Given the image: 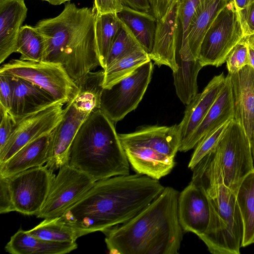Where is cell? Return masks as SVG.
Listing matches in <instances>:
<instances>
[{
  "label": "cell",
  "mask_w": 254,
  "mask_h": 254,
  "mask_svg": "<svg viewBox=\"0 0 254 254\" xmlns=\"http://www.w3.org/2000/svg\"><path fill=\"white\" fill-rule=\"evenodd\" d=\"M27 231L39 238L57 243H75L80 237L78 232L64 222L61 216L44 219Z\"/></svg>",
  "instance_id": "28"
},
{
  "label": "cell",
  "mask_w": 254,
  "mask_h": 254,
  "mask_svg": "<svg viewBox=\"0 0 254 254\" xmlns=\"http://www.w3.org/2000/svg\"><path fill=\"white\" fill-rule=\"evenodd\" d=\"M225 185L236 194L245 177L254 170L250 140L234 119L228 124L216 147Z\"/></svg>",
  "instance_id": "10"
},
{
  "label": "cell",
  "mask_w": 254,
  "mask_h": 254,
  "mask_svg": "<svg viewBox=\"0 0 254 254\" xmlns=\"http://www.w3.org/2000/svg\"><path fill=\"white\" fill-rule=\"evenodd\" d=\"M231 0H201L192 18L187 38V49L191 60H198L203 39L219 11Z\"/></svg>",
  "instance_id": "23"
},
{
  "label": "cell",
  "mask_w": 254,
  "mask_h": 254,
  "mask_svg": "<svg viewBox=\"0 0 254 254\" xmlns=\"http://www.w3.org/2000/svg\"><path fill=\"white\" fill-rule=\"evenodd\" d=\"M237 11H240L252 3L254 0H232Z\"/></svg>",
  "instance_id": "42"
},
{
  "label": "cell",
  "mask_w": 254,
  "mask_h": 254,
  "mask_svg": "<svg viewBox=\"0 0 254 254\" xmlns=\"http://www.w3.org/2000/svg\"><path fill=\"white\" fill-rule=\"evenodd\" d=\"M121 0L124 6H127L139 11L151 12V7L149 0Z\"/></svg>",
  "instance_id": "41"
},
{
  "label": "cell",
  "mask_w": 254,
  "mask_h": 254,
  "mask_svg": "<svg viewBox=\"0 0 254 254\" xmlns=\"http://www.w3.org/2000/svg\"><path fill=\"white\" fill-rule=\"evenodd\" d=\"M245 38L248 44L254 48V33Z\"/></svg>",
  "instance_id": "45"
},
{
  "label": "cell",
  "mask_w": 254,
  "mask_h": 254,
  "mask_svg": "<svg viewBox=\"0 0 254 254\" xmlns=\"http://www.w3.org/2000/svg\"><path fill=\"white\" fill-rule=\"evenodd\" d=\"M140 49L142 48L137 39L121 21V26L110 48L104 70L123 57Z\"/></svg>",
  "instance_id": "31"
},
{
  "label": "cell",
  "mask_w": 254,
  "mask_h": 254,
  "mask_svg": "<svg viewBox=\"0 0 254 254\" xmlns=\"http://www.w3.org/2000/svg\"><path fill=\"white\" fill-rule=\"evenodd\" d=\"M250 144H251V150H252V155H253V160H254V137H253L252 141L250 142Z\"/></svg>",
  "instance_id": "46"
},
{
  "label": "cell",
  "mask_w": 254,
  "mask_h": 254,
  "mask_svg": "<svg viewBox=\"0 0 254 254\" xmlns=\"http://www.w3.org/2000/svg\"><path fill=\"white\" fill-rule=\"evenodd\" d=\"M128 161L138 174L159 180L171 173L181 144L179 125L147 126L118 134Z\"/></svg>",
  "instance_id": "6"
},
{
  "label": "cell",
  "mask_w": 254,
  "mask_h": 254,
  "mask_svg": "<svg viewBox=\"0 0 254 254\" xmlns=\"http://www.w3.org/2000/svg\"><path fill=\"white\" fill-rule=\"evenodd\" d=\"M250 65L254 69V48L248 44Z\"/></svg>",
  "instance_id": "43"
},
{
  "label": "cell",
  "mask_w": 254,
  "mask_h": 254,
  "mask_svg": "<svg viewBox=\"0 0 254 254\" xmlns=\"http://www.w3.org/2000/svg\"><path fill=\"white\" fill-rule=\"evenodd\" d=\"M75 243H57L34 236L20 228L5 247L11 254H64L76 249Z\"/></svg>",
  "instance_id": "24"
},
{
  "label": "cell",
  "mask_w": 254,
  "mask_h": 254,
  "mask_svg": "<svg viewBox=\"0 0 254 254\" xmlns=\"http://www.w3.org/2000/svg\"><path fill=\"white\" fill-rule=\"evenodd\" d=\"M0 110V151L6 145L16 125V120L9 111Z\"/></svg>",
  "instance_id": "35"
},
{
  "label": "cell",
  "mask_w": 254,
  "mask_h": 254,
  "mask_svg": "<svg viewBox=\"0 0 254 254\" xmlns=\"http://www.w3.org/2000/svg\"><path fill=\"white\" fill-rule=\"evenodd\" d=\"M201 0H179V18L182 28L180 46L177 47L176 56L182 60H191L188 54L187 38L189 27L197 7Z\"/></svg>",
  "instance_id": "32"
},
{
  "label": "cell",
  "mask_w": 254,
  "mask_h": 254,
  "mask_svg": "<svg viewBox=\"0 0 254 254\" xmlns=\"http://www.w3.org/2000/svg\"><path fill=\"white\" fill-rule=\"evenodd\" d=\"M96 181L69 164L61 167L56 175L45 202L37 217L62 216L81 199Z\"/></svg>",
  "instance_id": "12"
},
{
  "label": "cell",
  "mask_w": 254,
  "mask_h": 254,
  "mask_svg": "<svg viewBox=\"0 0 254 254\" xmlns=\"http://www.w3.org/2000/svg\"><path fill=\"white\" fill-rule=\"evenodd\" d=\"M164 189L158 180L137 173L99 180L61 216L80 237L103 233L132 218Z\"/></svg>",
  "instance_id": "1"
},
{
  "label": "cell",
  "mask_w": 254,
  "mask_h": 254,
  "mask_svg": "<svg viewBox=\"0 0 254 254\" xmlns=\"http://www.w3.org/2000/svg\"><path fill=\"white\" fill-rule=\"evenodd\" d=\"M45 42L43 36L29 25L21 26L17 37L16 52L20 53V59L28 61L42 60Z\"/></svg>",
  "instance_id": "30"
},
{
  "label": "cell",
  "mask_w": 254,
  "mask_h": 254,
  "mask_svg": "<svg viewBox=\"0 0 254 254\" xmlns=\"http://www.w3.org/2000/svg\"><path fill=\"white\" fill-rule=\"evenodd\" d=\"M153 67L149 61L110 88H103L100 109L115 124L137 107L151 80Z\"/></svg>",
  "instance_id": "11"
},
{
  "label": "cell",
  "mask_w": 254,
  "mask_h": 254,
  "mask_svg": "<svg viewBox=\"0 0 254 254\" xmlns=\"http://www.w3.org/2000/svg\"><path fill=\"white\" fill-rule=\"evenodd\" d=\"M96 17L94 5L79 8L69 1L57 16L39 21L34 27L45 39L41 61L61 64L74 81L100 66Z\"/></svg>",
  "instance_id": "3"
},
{
  "label": "cell",
  "mask_w": 254,
  "mask_h": 254,
  "mask_svg": "<svg viewBox=\"0 0 254 254\" xmlns=\"http://www.w3.org/2000/svg\"><path fill=\"white\" fill-rule=\"evenodd\" d=\"M56 176L45 164L8 178L15 211L37 215L42 209Z\"/></svg>",
  "instance_id": "13"
},
{
  "label": "cell",
  "mask_w": 254,
  "mask_h": 254,
  "mask_svg": "<svg viewBox=\"0 0 254 254\" xmlns=\"http://www.w3.org/2000/svg\"><path fill=\"white\" fill-rule=\"evenodd\" d=\"M44 1H46L53 5H60L63 3H64L66 1H70V0H42Z\"/></svg>",
  "instance_id": "44"
},
{
  "label": "cell",
  "mask_w": 254,
  "mask_h": 254,
  "mask_svg": "<svg viewBox=\"0 0 254 254\" xmlns=\"http://www.w3.org/2000/svg\"><path fill=\"white\" fill-rule=\"evenodd\" d=\"M12 96L11 76L0 73V110L10 111Z\"/></svg>",
  "instance_id": "37"
},
{
  "label": "cell",
  "mask_w": 254,
  "mask_h": 254,
  "mask_svg": "<svg viewBox=\"0 0 254 254\" xmlns=\"http://www.w3.org/2000/svg\"><path fill=\"white\" fill-rule=\"evenodd\" d=\"M230 121L209 131L199 141L189 163V168L191 170L203 158L217 147Z\"/></svg>",
  "instance_id": "33"
},
{
  "label": "cell",
  "mask_w": 254,
  "mask_h": 254,
  "mask_svg": "<svg viewBox=\"0 0 254 254\" xmlns=\"http://www.w3.org/2000/svg\"><path fill=\"white\" fill-rule=\"evenodd\" d=\"M149 61L151 59L149 55L142 49L136 50L123 57L104 70V88H110Z\"/></svg>",
  "instance_id": "27"
},
{
  "label": "cell",
  "mask_w": 254,
  "mask_h": 254,
  "mask_svg": "<svg viewBox=\"0 0 254 254\" xmlns=\"http://www.w3.org/2000/svg\"><path fill=\"white\" fill-rule=\"evenodd\" d=\"M69 164L96 182L129 174L130 164L115 124L100 109L93 111L77 131Z\"/></svg>",
  "instance_id": "5"
},
{
  "label": "cell",
  "mask_w": 254,
  "mask_h": 254,
  "mask_svg": "<svg viewBox=\"0 0 254 254\" xmlns=\"http://www.w3.org/2000/svg\"><path fill=\"white\" fill-rule=\"evenodd\" d=\"M51 132L31 141L4 163L0 164V175L10 178L29 169L41 166L46 163L48 159Z\"/></svg>",
  "instance_id": "22"
},
{
  "label": "cell",
  "mask_w": 254,
  "mask_h": 254,
  "mask_svg": "<svg viewBox=\"0 0 254 254\" xmlns=\"http://www.w3.org/2000/svg\"><path fill=\"white\" fill-rule=\"evenodd\" d=\"M238 12L243 28L244 37H247L254 33V1Z\"/></svg>",
  "instance_id": "38"
},
{
  "label": "cell",
  "mask_w": 254,
  "mask_h": 254,
  "mask_svg": "<svg viewBox=\"0 0 254 254\" xmlns=\"http://www.w3.org/2000/svg\"><path fill=\"white\" fill-rule=\"evenodd\" d=\"M11 80L12 96L9 112L15 120L56 101L49 93L27 80L13 76Z\"/></svg>",
  "instance_id": "21"
},
{
  "label": "cell",
  "mask_w": 254,
  "mask_h": 254,
  "mask_svg": "<svg viewBox=\"0 0 254 254\" xmlns=\"http://www.w3.org/2000/svg\"><path fill=\"white\" fill-rule=\"evenodd\" d=\"M243 223L241 247L254 243V170L240 184L236 194Z\"/></svg>",
  "instance_id": "26"
},
{
  "label": "cell",
  "mask_w": 254,
  "mask_h": 254,
  "mask_svg": "<svg viewBox=\"0 0 254 254\" xmlns=\"http://www.w3.org/2000/svg\"><path fill=\"white\" fill-rule=\"evenodd\" d=\"M0 73L27 80L65 104L77 89L75 81L60 63L12 59L1 66Z\"/></svg>",
  "instance_id": "9"
},
{
  "label": "cell",
  "mask_w": 254,
  "mask_h": 254,
  "mask_svg": "<svg viewBox=\"0 0 254 254\" xmlns=\"http://www.w3.org/2000/svg\"><path fill=\"white\" fill-rule=\"evenodd\" d=\"M179 193L165 187L132 218L104 232L110 254H178L184 232L178 215Z\"/></svg>",
  "instance_id": "2"
},
{
  "label": "cell",
  "mask_w": 254,
  "mask_h": 254,
  "mask_svg": "<svg viewBox=\"0 0 254 254\" xmlns=\"http://www.w3.org/2000/svg\"><path fill=\"white\" fill-rule=\"evenodd\" d=\"M15 211L8 178L0 175V213Z\"/></svg>",
  "instance_id": "36"
},
{
  "label": "cell",
  "mask_w": 254,
  "mask_h": 254,
  "mask_svg": "<svg viewBox=\"0 0 254 254\" xmlns=\"http://www.w3.org/2000/svg\"><path fill=\"white\" fill-rule=\"evenodd\" d=\"M225 77L223 73L214 76L203 91L197 93L187 105L184 118L179 124L181 145L191 135L204 118L223 86Z\"/></svg>",
  "instance_id": "19"
},
{
  "label": "cell",
  "mask_w": 254,
  "mask_h": 254,
  "mask_svg": "<svg viewBox=\"0 0 254 254\" xmlns=\"http://www.w3.org/2000/svg\"><path fill=\"white\" fill-rule=\"evenodd\" d=\"M118 15L149 56L153 47L157 22L155 17L151 12L139 11L124 6Z\"/></svg>",
  "instance_id": "25"
},
{
  "label": "cell",
  "mask_w": 254,
  "mask_h": 254,
  "mask_svg": "<svg viewBox=\"0 0 254 254\" xmlns=\"http://www.w3.org/2000/svg\"><path fill=\"white\" fill-rule=\"evenodd\" d=\"M192 181L205 194L210 219L199 237L213 254H239L243 223L236 193L224 183L216 148L191 169Z\"/></svg>",
  "instance_id": "4"
},
{
  "label": "cell",
  "mask_w": 254,
  "mask_h": 254,
  "mask_svg": "<svg viewBox=\"0 0 254 254\" xmlns=\"http://www.w3.org/2000/svg\"><path fill=\"white\" fill-rule=\"evenodd\" d=\"M28 11L24 0H0V63L16 52L17 37Z\"/></svg>",
  "instance_id": "20"
},
{
  "label": "cell",
  "mask_w": 254,
  "mask_h": 254,
  "mask_svg": "<svg viewBox=\"0 0 254 254\" xmlns=\"http://www.w3.org/2000/svg\"><path fill=\"white\" fill-rule=\"evenodd\" d=\"M244 37L238 12L231 0L218 13L203 39L198 59L200 64L203 67L221 66Z\"/></svg>",
  "instance_id": "8"
},
{
  "label": "cell",
  "mask_w": 254,
  "mask_h": 254,
  "mask_svg": "<svg viewBox=\"0 0 254 254\" xmlns=\"http://www.w3.org/2000/svg\"><path fill=\"white\" fill-rule=\"evenodd\" d=\"M179 0H174L166 13L157 19L153 50L149 56L159 66H169L173 72L178 66L176 54L178 45Z\"/></svg>",
  "instance_id": "15"
},
{
  "label": "cell",
  "mask_w": 254,
  "mask_h": 254,
  "mask_svg": "<svg viewBox=\"0 0 254 254\" xmlns=\"http://www.w3.org/2000/svg\"><path fill=\"white\" fill-rule=\"evenodd\" d=\"M227 76L232 92L233 119L243 127L251 142L254 135V69L247 65Z\"/></svg>",
  "instance_id": "16"
},
{
  "label": "cell",
  "mask_w": 254,
  "mask_h": 254,
  "mask_svg": "<svg viewBox=\"0 0 254 254\" xmlns=\"http://www.w3.org/2000/svg\"><path fill=\"white\" fill-rule=\"evenodd\" d=\"M104 69L89 72L75 81L77 89L64 107L63 118L51 133L48 167L54 171L69 164L71 147L89 115L100 109Z\"/></svg>",
  "instance_id": "7"
},
{
  "label": "cell",
  "mask_w": 254,
  "mask_h": 254,
  "mask_svg": "<svg viewBox=\"0 0 254 254\" xmlns=\"http://www.w3.org/2000/svg\"><path fill=\"white\" fill-rule=\"evenodd\" d=\"M64 104L63 101H56L16 120L13 131L4 147L0 151V164L31 141L53 131L63 118Z\"/></svg>",
  "instance_id": "14"
},
{
  "label": "cell",
  "mask_w": 254,
  "mask_h": 254,
  "mask_svg": "<svg viewBox=\"0 0 254 254\" xmlns=\"http://www.w3.org/2000/svg\"><path fill=\"white\" fill-rule=\"evenodd\" d=\"M233 118L232 92L227 75L223 86L204 118L191 135L180 146L179 151L185 152L193 148L206 134Z\"/></svg>",
  "instance_id": "18"
},
{
  "label": "cell",
  "mask_w": 254,
  "mask_h": 254,
  "mask_svg": "<svg viewBox=\"0 0 254 254\" xmlns=\"http://www.w3.org/2000/svg\"><path fill=\"white\" fill-rule=\"evenodd\" d=\"M174 0H149L151 7V13L156 19L163 16Z\"/></svg>",
  "instance_id": "40"
},
{
  "label": "cell",
  "mask_w": 254,
  "mask_h": 254,
  "mask_svg": "<svg viewBox=\"0 0 254 254\" xmlns=\"http://www.w3.org/2000/svg\"><path fill=\"white\" fill-rule=\"evenodd\" d=\"M94 5L99 14H118L124 7L121 0H94Z\"/></svg>",
  "instance_id": "39"
},
{
  "label": "cell",
  "mask_w": 254,
  "mask_h": 254,
  "mask_svg": "<svg viewBox=\"0 0 254 254\" xmlns=\"http://www.w3.org/2000/svg\"><path fill=\"white\" fill-rule=\"evenodd\" d=\"M178 215L185 232L193 233L199 237L208 228L210 209L207 198L192 181L179 193Z\"/></svg>",
  "instance_id": "17"
},
{
  "label": "cell",
  "mask_w": 254,
  "mask_h": 254,
  "mask_svg": "<svg viewBox=\"0 0 254 254\" xmlns=\"http://www.w3.org/2000/svg\"><path fill=\"white\" fill-rule=\"evenodd\" d=\"M117 13L99 14L97 12L95 32L100 66L104 69L112 42L121 26Z\"/></svg>",
  "instance_id": "29"
},
{
  "label": "cell",
  "mask_w": 254,
  "mask_h": 254,
  "mask_svg": "<svg viewBox=\"0 0 254 254\" xmlns=\"http://www.w3.org/2000/svg\"><path fill=\"white\" fill-rule=\"evenodd\" d=\"M225 62L230 74L236 73L247 65H250L248 43L245 37L231 50Z\"/></svg>",
  "instance_id": "34"
}]
</instances>
